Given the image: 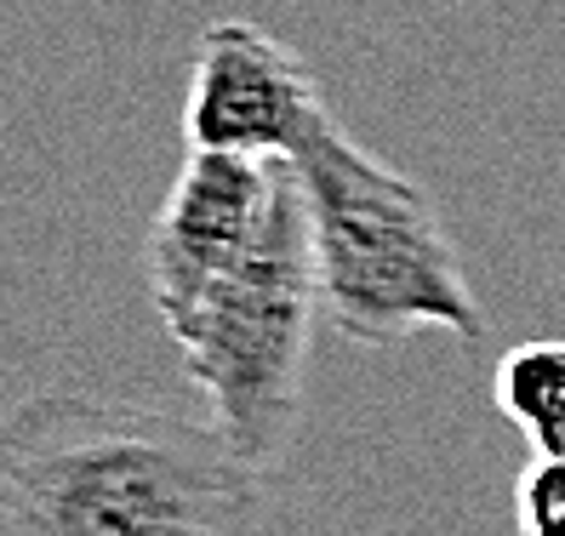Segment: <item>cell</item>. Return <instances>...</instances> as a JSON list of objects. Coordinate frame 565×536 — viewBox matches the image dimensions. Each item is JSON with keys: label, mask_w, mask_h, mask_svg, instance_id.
<instances>
[{"label": "cell", "mask_w": 565, "mask_h": 536, "mask_svg": "<svg viewBox=\"0 0 565 536\" xmlns=\"http://www.w3.org/2000/svg\"><path fill=\"white\" fill-rule=\"evenodd\" d=\"M263 468L212 422L92 394L0 411V536H252Z\"/></svg>", "instance_id": "6da1fadb"}, {"label": "cell", "mask_w": 565, "mask_h": 536, "mask_svg": "<svg viewBox=\"0 0 565 536\" xmlns=\"http://www.w3.org/2000/svg\"><path fill=\"white\" fill-rule=\"evenodd\" d=\"M309 200L320 309L349 343L394 349L417 331L486 337V309L462 275L440 206L417 178L365 154L338 126L291 160Z\"/></svg>", "instance_id": "7a4b0ae2"}, {"label": "cell", "mask_w": 565, "mask_h": 536, "mask_svg": "<svg viewBox=\"0 0 565 536\" xmlns=\"http://www.w3.org/2000/svg\"><path fill=\"white\" fill-rule=\"evenodd\" d=\"M320 314L326 309L303 178L291 160H280L257 240L172 331L183 377L212 406V428L263 474L280 468L291 451Z\"/></svg>", "instance_id": "3957f363"}, {"label": "cell", "mask_w": 565, "mask_h": 536, "mask_svg": "<svg viewBox=\"0 0 565 536\" xmlns=\"http://www.w3.org/2000/svg\"><path fill=\"white\" fill-rule=\"evenodd\" d=\"M331 109L303 57L263 23L223 18L201 29L183 97V149L189 154H241V160H297Z\"/></svg>", "instance_id": "277c9868"}, {"label": "cell", "mask_w": 565, "mask_h": 536, "mask_svg": "<svg viewBox=\"0 0 565 536\" xmlns=\"http://www.w3.org/2000/svg\"><path fill=\"white\" fill-rule=\"evenodd\" d=\"M280 160H241V154H189L166 194V206L143 246L149 303L166 331H178L194 303L246 257L275 200Z\"/></svg>", "instance_id": "5b68a950"}, {"label": "cell", "mask_w": 565, "mask_h": 536, "mask_svg": "<svg viewBox=\"0 0 565 536\" xmlns=\"http://www.w3.org/2000/svg\"><path fill=\"white\" fill-rule=\"evenodd\" d=\"M497 411H503L537 457L565 462V337L520 343L497 360Z\"/></svg>", "instance_id": "8992f818"}, {"label": "cell", "mask_w": 565, "mask_h": 536, "mask_svg": "<svg viewBox=\"0 0 565 536\" xmlns=\"http://www.w3.org/2000/svg\"><path fill=\"white\" fill-rule=\"evenodd\" d=\"M514 525L520 536H565V462L537 457L514 485Z\"/></svg>", "instance_id": "52a82bcc"}]
</instances>
